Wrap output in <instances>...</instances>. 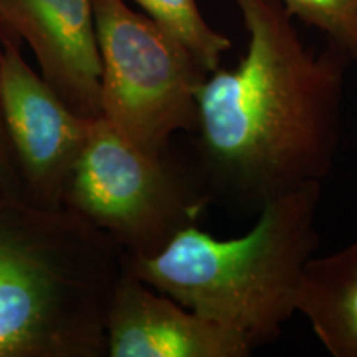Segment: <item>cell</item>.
Segmentation results:
<instances>
[{
  "label": "cell",
  "instance_id": "30bf717a",
  "mask_svg": "<svg viewBox=\"0 0 357 357\" xmlns=\"http://www.w3.org/2000/svg\"><path fill=\"white\" fill-rule=\"evenodd\" d=\"M139 6L164 32L181 42L211 73L220 66L222 55L230 50L231 42L207 24L199 10L197 0H129Z\"/></svg>",
  "mask_w": 357,
  "mask_h": 357
},
{
  "label": "cell",
  "instance_id": "8fae6325",
  "mask_svg": "<svg viewBox=\"0 0 357 357\" xmlns=\"http://www.w3.org/2000/svg\"><path fill=\"white\" fill-rule=\"evenodd\" d=\"M293 19L323 32L347 60H357V0H281Z\"/></svg>",
  "mask_w": 357,
  "mask_h": 357
},
{
  "label": "cell",
  "instance_id": "7a4b0ae2",
  "mask_svg": "<svg viewBox=\"0 0 357 357\" xmlns=\"http://www.w3.org/2000/svg\"><path fill=\"white\" fill-rule=\"evenodd\" d=\"M319 199L321 182L296 187L265 200L242 236L222 240L192 225L153 257H126L124 268L257 349L296 312L303 270L319 247Z\"/></svg>",
  "mask_w": 357,
  "mask_h": 357
},
{
  "label": "cell",
  "instance_id": "52a82bcc",
  "mask_svg": "<svg viewBox=\"0 0 357 357\" xmlns=\"http://www.w3.org/2000/svg\"><path fill=\"white\" fill-rule=\"evenodd\" d=\"M0 33L25 42L42 77L83 118L101 116L93 0H0Z\"/></svg>",
  "mask_w": 357,
  "mask_h": 357
},
{
  "label": "cell",
  "instance_id": "3957f363",
  "mask_svg": "<svg viewBox=\"0 0 357 357\" xmlns=\"http://www.w3.org/2000/svg\"><path fill=\"white\" fill-rule=\"evenodd\" d=\"M84 218L48 208L30 234L0 222V357H89L106 351V316L124 263Z\"/></svg>",
  "mask_w": 357,
  "mask_h": 357
},
{
  "label": "cell",
  "instance_id": "277c9868",
  "mask_svg": "<svg viewBox=\"0 0 357 357\" xmlns=\"http://www.w3.org/2000/svg\"><path fill=\"white\" fill-rule=\"evenodd\" d=\"M63 200L128 257H153L197 225L211 194L166 158L128 141L105 118L91 119Z\"/></svg>",
  "mask_w": 357,
  "mask_h": 357
},
{
  "label": "cell",
  "instance_id": "7c38bea8",
  "mask_svg": "<svg viewBox=\"0 0 357 357\" xmlns=\"http://www.w3.org/2000/svg\"><path fill=\"white\" fill-rule=\"evenodd\" d=\"M6 128H3L2 113H0V187H6L10 181V164H8L6 147Z\"/></svg>",
  "mask_w": 357,
  "mask_h": 357
},
{
  "label": "cell",
  "instance_id": "9c48e42d",
  "mask_svg": "<svg viewBox=\"0 0 357 357\" xmlns=\"http://www.w3.org/2000/svg\"><path fill=\"white\" fill-rule=\"evenodd\" d=\"M294 306L329 354L357 357V243L331 255L311 257Z\"/></svg>",
  "mask_w": 357,
  "mask_h": 357
},
{
  "label": "cell",
  "instance_id": "5b68a950",
  "mask_svg": "<svg viewBox=\"0 0 357 357\" xmlns=\"http://www.w3.org/2000/svg\"><path fill=\"white\" fill-rule=\"evenodd\" d=\"M101 58V118L146 153L195 132L197 89L207 77L181 42L128 0H93Z\"/></svg>",
  "mask_w": 357,
  "mask_h": 357
},
{
  "label": "cell",
  "instance_id": "6da1fadb",
  "mask_svg": "<svg viewBox=\"0 0 357 357\" xmlns=\"http://www.w3.org/2000/svg\"><path fill=\"white\" fill-rule=\"evenodd\" d=\"M248 32L234 68L197 89L199 151L217 190L261 205L331 172L347 58L314 52L281 0H235Z\"/></svg>",
  "mask_w": 357,
  "mask_h": 357
},
{
  "label": "cell",
  "instance_id": "8992f818",
  "mask_svg": "<svg viewBox=\"0 0 357 357\" xmlns=\"http://www.w3.org/2000/svg\"><path fill=\"white\" fill-rule=\"evenodd\" d=\"M0 113L22 167L42 197L56 207L91 119L75 113L25 61L19 40L0 33Z\"/></svg>",
  "mask_w": 357,
  "mask_h": 357
},
{
  "label": "cell",
  "instance_id": "ba28073f",
  "mask_svg": "<svg viewBox=\"0 0 357 357\" xmlns=\"http://www.w3.org/2000/svg\"><path fill=\"white\" fill-rule=\"evenodd\" d=\"M111 357H247L238 333L197 314L124 268L106 316Z\"/></svg>",
  "mask_w": 357,
  "mask_h": 357
}]
</instances>
